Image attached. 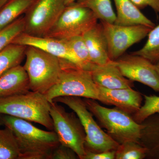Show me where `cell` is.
I'll list each match as a JSON object with an SVG mask.
<instances>
[{
    "mask_svg": "<svg viewBox=\"0 0 159 159\" xmlns=\"http://www.w3.org/2000/svg\"><path fill=\"white\" fill-rule=\"evenodd\" d=\"M3 125L11 129L16 139L20 159H51L60 143L54 130H42L16 117L0 116Z\"/></svg>",
    "mask_w": 159,
    "mask_h": 159,
    "instance_id": "obj_1",
    "label": "cell"
},
{
    "mask_svg": "<svg viewBox=\"0 0 159 159\" xmlns=\"http://www.w3.org/2000/svg\"><path fill=\"white\" fill-rule=\"evenodd\" d=\"M51 106L45 94L32 91L0 98V114L35 122L54 130Z\"/></svg>",
    "mask_w": 159,
    "mask_h": 159,
    "instance_id": "obj_2",
    "label": "cell"
},
{
    "mask_svg": "<svg viewBox=\"0 0 159 159\" xmlns=\"http://www.w3.org/2000/svg\"><path fill=\"white\" fill-rule=\"evenodd\" d=\"M45 95L51 103L57 97L70 96L98 100L99 90L93 80L91 71L61 59V70L59 78Z\"/></svg>",
    "mask_w": 159,
    "mask_h": 159,
    "instance_id": "obj_3",
    "label": "cell"
},
{
    "mask_svg": "<svg viewBox=\"0 0 159 159\" xmlns=\"http://www.w3.org/2000/svg\"><path fill=\"white\" fill-rule=\"evenodd\" d=\"M86 105L97 119L101 128L119 144L129 141L139 142L142 125L132 116L115 107L109 108L100 105L96 99H84Z\"/></svg>",
    "mask_w": 159,
    "mask_h": 159,
    "instance_id": "obj_4",
    "label": "cell"
},
{
    "mask_svg": "<svg viewBox=\"0 0 159 159\" xmlns=\"http://www.w3.org/2000/svg\"><path fill=\"white\" fill-rule=\"evenodd\" d=\"M23 66L30 90L45 94L55 85L61 70V59L37 48L27 46Z\"/></svg>",
    "mask_w": 159,
    "mask_h": 159,
    "instance_id": "obj_5",
    "label": "cell"
},
{
    "mask_svg": "<svg viewBox=\"0 0 159 159\" xmlns=\"http://www.w3.org/2000/svg\"><path fill=\"white\" fill-rule=\"evenodd\" d=\"M53 102L65 104L77 115L85 131L86 150L94 152L116 150L119 143L102 130L80 97H61L55 98Z\"/></svg>",
    "mask_w": 159,
    "mask_h": 159,
    "instance_id": "obj_6",
    "label": "cell"
},
{
    "mask_svg": "<svg viewBox=\"0 0 159 159\" xmlns=\"http://www.w3.org/2000/svg\"><path fill=\"white\" fill-rule=\"evenodd\" d=\"M50 114L60 143L74 150L80 159L85 154L86 134L83 126L75 112H68L62 106L53 102Z\"/></svg>",
    "mask_w": 159,
    "mask_h": 159,
    "instance_id": "obj_7",
    "label": "cell"
},
{
    "mask_svg": "<svg viewBox=\"0 0 159 159\" xmlns=\"http://www.w3.org/2000/svg\"><path fill=\"white\" fill-rule=\"evenodd\" d=\"M98 20L91 10L75 2L66 6L45 36L65 39L82 36L97 25Z\"/></svg>",
    "mask_w": 159,
    "mask_h": 159,
    "instance_id": "obj_8",
    "label": "cell"
},
{
    "mask_svg": "<svg viewBox=\"0 0 159 159\" xmlns=\"http://www.w3.org/2000/svg\"><path fill=\"white\" fill-rule=\"evenodd\" d=\"M66 6V0H36L24 16V33L46 36Z\"/></svg>",
    "mask_w": 159,
    "mask_h": 159,
    "instance_id": "obj_9",
    "label": "cell"
},
{
    "mask_svg": "<svg viewBox=\"0 0 159 159\" xmlns=\"http://www.w3.org/2000/svg\"><path fill=\"white\" fill-rule=\"evenodd\" d=\"M101 23L108 43L109 56L112 61L124 55L127 49L144 39L152 29L142 25L122 26Z\"/></svg>",
    "mask_w": 159,
    "mask_h": 159,
    "instance_id": "obj_10",
    "label": "cell"
},
{
    "mask_svg": "<svg viewBox=\"0 0 159 159\" xmlns=\"http://www.w3.org/2000/svg\"><path fill=\"white\" fill-rule=\"evenodd\" d=\"M122 75L133 81H138L159 92V76L154 64L139 55H123L116 60Z\"/></svg>",
    "mask_w": 159,
    "mask_h": 159,
    "instance_id": "obj_11",
    "label": "cell"
},
{
    "mask_svg": "<svg viewBox=\"0 0 159 159\" xmlns=\"http://www.w3.org/2000/svg\"><path fill=\"white\" fill-rule=\"evenodd\" d=\"M11 43L34 47L58 58L71 61L81 67L79 60L64 39L47 36H33L23 32L16 38Z\"/></svg>",
    "mask_w": 159,
    "mask_h": 159,
    "instance_id": "obj_12",
    "label": "cell"
},
{
    "mask_svg": "<svg viewBox=\"0 0 159 159\" xmlns=\"http://www.w3.org/2000/svg\"><path fill=\"white\" fill-rule=\"evenodd\" d=\"M98 101L115 107L131 116L137 112L142 106V94L132 88L109 89L98 86Z\"/></svg>",
    "mask_w": 159,
    "mask_h": 159,
    "instance_id": "obj_13",
    "label": "cell"
},
{
    "mask_svg": "<svg viewBox=\"0 0 159 159\" xmlns=\"http://www.w3.org/2000/svg\"><path fill=\"white\" fill-rule=\"evenodd\" d=\"M94 82L97 86L116 89L132 88L134 81L124 77L117 65L116 61H111L103 65H95L91 71Z\"/></svg>",
    "mask_w": 159,
    "mask_h": 159,
    "instance_id": "obj_14",
    "label": "cell"
},
{
    "mask_svg": "<svg viewBox=\"0 0 159 159\" xmlns=\"http://www.w3.org/2000/svg\"><path fill=\"white\" fill-rule=\"evenodd\" d=\"M82 37L93 63L103 65L111 61L109 56L108 43L101 23H97Z\"/></svg>",
    "mask_w": 159,
    "mask_h": 159,
    "instance_id": "obj_15",
    "label": "cell"
},
{
    "mask_svg": "<svg viewBox=\"0 0 159 159\" xmlns=\"http://www.w3.org/2000/svg\"><path fill=\"white\" fill-rule=\"evenodd\" d=\"M30 90L28 74L20 65L0 77V98L25 93Z\"/></svg>",
    "mask_w": 159,
    "mask_h": 159,
    "instance_id": "obj_16",
    "label": "cell"
},
{
    "mask_svg": "<svg viewBox=\"0 0 159 159\" xmlns=\"http://www.w3.org/2000/svg\"><path fill=\"white\" fill-rule=\"evenodd\" d=\"M116 9L114 24L119 25H142L153 29L155 24L142 13L131 0H114Z\"/></svg>",
    "mask_w": 159,
    "mask_h": 159,
    "instance_id": "obj_17",
    "label": "cell"
},
{
    "mask_svg": "<svg viewBox=\"0 0 159 159\" xmlns=\"http://www.w3.org/2000/svg\"><path fill=\"white\" fill-rule=\"evenodd\" d=\"M141 124L139 143L146 148L145 158L159 159V113L148 117Z\"/></svg>",
    "mask_w": 159,
    "mask_h": 159,
    "instance_id": "obj_18",
    "label": "cell"
},
{
    "mask_svg": "<svg viewBox=\"0 0 159 159\" xmlns=\"http://www.w3.org/2000/svg\"><path fill=\"white\" fill-rule=\"evenodd\" d=\"M36 0H8L0 9V30L27 12Z\"/></svg>",
    "mask_w": 159,
    "mask_h": 159,
    "instance_id": "obj_19",
    "label": "cell"
},
{
    "mask_svg": "<svg viewBox=\"0 0 159 159\" xmlns=\"http://www.w3.org/2000/svg\"><path fill=\"white\" fill-rule=\"evenodd\" d=\"M26 47L11 43L0 52V77L10 69L20 65L25 57Z\"/></svg>",
    "mask_w": 159,
    "mask_h": 159,
    "instance_id": "obj_20",
    "label": "cell"
},
{
    "mask_svg": "<svg viewBox=\"0 0 159 159\" xmlns=\"http://www.w3.org/2000/svg\"><path fill=\"white\" fill-rule=\"evenodd\" d=\"M80 6L88 8L101 21L115 23V13L111 0H77Z\"/></svg>",
    "mask_w": 159,
    "mask_h": 159,
    "instance_id": "obj_21",
    "label": "cell"
},
{
    "mask_svg": "<svg viewBox=\"0 0 159 159\" xmlns=\"http://www.w3.org/2000/svg\"><path fill=\"white\" fill-rule=\"evenodd\" d=\"M0 159H20V151L16 139L8 127L0 128Z\"/></svg>",
    "mask_w": 159,
    "mask_h": 159,
    "instance_id": "obj_22",
    "label": "cell"
},
{
    "mask_svg": "<svg viewBox=\"0 0 159 159\" xmlns=\"http://www.w3.org/2000/svg\"><path fill=\"white\" fill-rule=\"evenodd\" d=\"M142 48L131 54L142 56L155 64L159 60V25L151 30Z\"/></svg>",
    "mask_w": 159,
    "mask_h": 159,
    "instance_id": "obj_23",
    "label": "cell"
},
{
    "mask_svg": "<svg viewBox=\"0 0 159 159\" xmlns=\"http://www.w3.org/2000/svg\"><path fill=\"white\" fill-rule=\"evenodd\" d=\"M64 40L79 60L81 67L91 71L95 64L91 61L88 49L82 36H75Z\"/></svg>",
    "mask_w": 159,
    "mask_h": 159,
    "instance_id": "obj_24",
    "label": "cell"
},
{
    "mask_svg": "<svg viewBox=\"0 0 159 159\" xmlns=\"http://www.w3.org/2000/svg\"><path fill=\"white\" fill-rule=\"evenodd\" d=\"M146 148L139 142L129 141L119 144L116 150V159H143L146 156Z\"/></svg>",
    "mask_w": 159,
    "mask_h": 159,
    "instance_id": "obj_25",
    "label": "cell"
},
{
    "mask_svg": "<svg viewBox=\"0 0 159 159\" xmlns=\"http://www.w3.org/2000/svg\"><path fill=\"white\" fill-rule=\"evenodd\" d=\"M25 27V19L22 16L0 30V52L11 44L20 34L24 32Z\"/></svg>",
    "mask_w": 159,
    "mask_h": 159,
    "instance_id": "obj_26",
    "label": "cell"
},
{
    "mask_svg": "<svg viewBox=\"0 0 159 159\" xmlns=\"http://www.w3.org/2000/svg\"><path fill=\"white\" fill-rule=\"evenodd\" d=\"M144 103L139 110L132 116L135 121L141 124L145 119L153 114L159 113V97L144 95Z\"/></svg>",
    "mask_w": 159,
    "mask_h": 159,
    "instance_id": "obj_27",
    "label": "cell"
},
{
    "mask_svg": "<svg viewBox=\"0 0 159 159\" xmlns=\"http://www.w3.org/2000/svg\"><path fill=\"white\" fill-rule=\"evenodd\" d=\"M79 159V157L74 150L65 145L60 144L52 154L51 159Z\"/></svg>",
    "mask_w": 159,
    "mask_h": 159,
    "instance_id": "obj_28",
    "label": "cell"
},
{
    "mask_svg": "<svg viewBox=\"0 0 159 159\" xmlns=\"http://www.w3.org/2000/svg\"><path fill=\"white\" fill-rule=\"evenodd\" d=\"M116 150H109L102 152H94L90 151H85L84 159H115Z\"/></svg>",
    "mask_w": 159,
    "mask_h": 159,
    "instance_id": "obj_29",
    "label": "cell"
},
{
    "mask_svg": "<svg viewBox=\"0 0 159 159\" xmlns=\"http://www.w3.org/2000/svg\"><path fill=\"white\" fill-rule=\"evenodd\" d=\"M139 9L149 6L156 13L159 14V0H131Z\"/></svg>",
    "mask_w": 159,
    "mask_h": 159,
    "instance_id": "obj_30",
    "label": "cell"
},
{
    "mask_svg": "<svg viewBox=\"0 0 159 159\" xmlns=\"http://www.w3.org/2000/svg\"><path fill=\"white\" fill-rule=\"evenodd\" d=\"M154 64L156 70L159 76V60Z\"/></svg>",
    "mask_w": 159,
    "mask_h": 159,
    "instance_id": "obj_31",
    "label": "cell"
},
{
    "mask_svg": "<svg viewBox=\"0 0 159 159\" xmlns=\"http://www.w3.org/2000/svg\"><path fill=\"white\" fill-rule=\"evenodd\" d=\"M77 0H66V6L70 5L72 3L75 2Z\"/></svg>",
    "mask_w": 159,
    "mask_h": 159,
    "instance_id": "obj_32",
    "label": "cell"
},
{
    "mask_svg": "<svg viewBox=\"0 0 159 159\" xmlns=\"http://www.w3.org/2000/svg\"><path fill=\"white\" fill-rule=\"evenodd\" d=\"M8 0H0V9Z\"/></svg>",
    "mask_w": 159,
    "mask_h": 159,
    "instance_id": "obj_33",
    "label": "cell"
},
{
    "mask_svg": "<svg viewBox=\"0 0 159 159\" xmlns=\"http://www.w3.org/2000/svg\"><path fill=\"white\" fill-rule=\"evenodd\" d=\"M2 125V121H1V119H0V125Z\"/></svg>",
    "mask_w": 159,
    "mask_h": 159,
    "instance_id": "obj_34",
    "label": "cell"
}]
</instances>
